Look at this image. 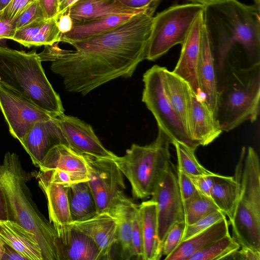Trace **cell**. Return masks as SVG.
<instances>
[{
    "label": "cell",
    "instance_id": "cell-10",
    "mask_svg": "<svg viewBox=\"0 0 260 260\" xmlns=\"http://www.w3.org/2000/svg\"><path fill=\"white\" fill-rule=\"evenodd\" d=\"M0 109L11 135L20 142L35 123L57 117L1 83Z\"/></svg>",
    "mask_w": 260,
    "mask_h": 260
},
{
    "label": "cell",
    "instance_id": "cell-35",
    "mask_svg": "<svg viewBox=\"0 0 260 260\" xmlns=\"http://www.w3.org/2000/svg\"><path fill=\"white\" fill-rule=\"evenodd\" d=\"M186 222L175 223L168 232L161 246V255L167 257L178 246L182 240Z\"/></svg>",
    "mask_w": 260,
    "mask_h": 260
},
{
    "label": "cell",
    "instance_id": "cell-41",
    "mask_svg": "<svg viewBox=\"0 0 260 260\" xmlns=\"http://www.w3.org/2000/svg\"><path fill=\"white\" fill-rule=\"evenodd\" d=\"M36 0H12L9 5L1 11L7 17L12 19L18 13Z\"/></svg>",
    "mask_w": 260,
    "mask_h": 260
},
{
    "label": "cell",
    "instance_id": "cell-42",
    "mask_svg": "<svg viewBox=\"0 0 260 260\" xmlns=\"http://www.w3.org/2000/svg\"><path fill=\"white\" fill-rule=\"evenodd\" d=\"M16 30L12 19L7 17L0 11V40L12 39Z\"/></svg>",
    "mask_w": 260,
    "mask_h": 260
},
{
    "label": "cell",
    "instance_id": "cell-23",
    "mask_svg": "<svg viewBox=\"0 0 260 260\" xmlns=\"http://www.w3.org/2000/svg\"><path fill=\"white\" fill-rule=\"evenodd\" d=\"M40 187L47 201L49 221L54 228L72 222L68 196V185L48 181L39 173L37 175Z\"/></svg>",
    "mask_w": 260,
    "mask_h": 260
},
{
    "label": "cell",
    "instance_id": "cell-43",
    "mask_svg": "<svg viewBox=\"0 0 260 260\" xmlns=\"http://www.w3.org/2000/svg\"><path fill=\"white\" fill-rule=\"evenodd\" d=\"M226 259L260 260V251L247 247H240Z\"/></svg>",
    "mask_w": 260,
    "mask_h": 260
},
{
    "label": "cell",
    "instance_id": "cell-14",
    "mask_svg": "<svg viewBox=\"0 0 260 260\" xmlns=\"http://www.w3.org/2000/svg\"><path fill=\"white\" fill-rule=\"evenodd\" d=\"M203 12L194 20L181 44L180 57L172 71L187 82L193 92L198 95H200L197 70L204 26Z\"/></svg>",
    "mask_w": 260,
    "mask_h": 260
},
{
    "label": "cell",
    "instance_id": "cell-15",
    "mask_svg": "<svg viewBox=\"0 0 260 260\" xmlns=\"http://www.w3.org/2000/svg\"><path fill=\"white\" fill-rule=\"evenodd\" d=\"M197 72L200 95L216 117L219 93V75L216 57L204 22Z\"/></svg>",
    "mask_w": 260,
    "mask_h": 260
},
{
    "label": "cell",
    "instance_id": "cell-40",
    "mask_svg": "<svg viewBox=\"0 0 260 260\" xmlns=\"http://www.w3.org/2000/svg\"><path fill=\"white\" fill-rule=\"evenodd\" d=\"M126 7L146 10L153 14L160 0H118Z\"/></svg>",
    "mask_w": 260,
    "mask_h": 260
},
{
    "label": "cell",
    "instance_id": "cell-25",
    "mask_svg": "<svg viewBox=\"0 0 260 260\" xmlns=\"http://www.w3.org/2000/svg\"><path fill=\"white\" fill-rule=\"evenodd\" d=\"M134 15H111L84 21L73 22L72 29L61 35L60 42L70 44L102 34L126 22Z\"/></svg>",
    "mask_w": 260,
    "mask_h": 260
},
{
    "label": "cell",
    "instance_id": "cell-30",
    "mask_svg": "<svg viewBox=\"0 0 260 260\" xmlns=\"http://www.w3.org/2000/svg\"><path fill=\"white\" fill-rule=\"evenodd\" d=\"M238 183L234 176H225L216 174L213 177V185L211 199L218 209L233 218L238 198Z\"/></svg>",
    "mask_w": 260,
    "mask_h": 260
},
{
    "label": "cell",
    "instance_id": "cell-20",
    "mask_svg": "<svg viewBox=\"0 0 260 260\" xmlns=\"http://www.w3.org/2000/svg\"><path fill=\"white\" fill-rule=\"evenodd\" d=\"M64 260L104 259L95 242L69 224L55 228Z\"/></svg>",
    "mask_w": 260,
    "mask_h": 260
},
{
    "label": "cell",
    "instance_id": "cell-34",
    "mask_svg": "<svg viewBox=\"0 0 260 260\" xmlns=\"http://www.w3.org/2000/svg\"><path fill=\"white\" fill-rule=\"evenodd\" d=\"M44 19L43 11L38 0H36L18 13L12 19V22L17 30L34 21Z\"/></svg>",
    "mask_w": 260,
    "mask_h": 260
},
{
    "label": "cell",
    "instance_id": "cell-39",
    "mask_svg": "<svg viewBox=\"0 0 260 260\" xmlns=\"http://www.w3.org/2000/svg\"><path fill=\"white\" fill-rule=\"evenodd\" d=\"M215 175L216 173L208 175H187L201 194L211 198L213 185V177Z\"/></svg>",
    "mask_w": 260,
    "mask_h": 260
},
{
    "label": "cell",
    "instance_id": "cell-53",
    "mask_svg": "<svg viewBox=\"0 0 260 260\" xmlns=\"http://www.w3.org/2000/svg\"><path fill=\"white\" fill-rule=\"evenodd\" d=\"M63 0H59V4L61 3Z\"/></svg>",
    "mask_w": 260,
    "mask_h": 260
},
{
    "label": "cell",
    "instance_id": "cell-7",
    "mask_svg": "<svg viewBox=\"0 0 260 260\" xmlns=\"http://www.w3.org/2000/svg\"><path fill=\"white\" fill-rule=\"evenodd\" d=\"M204 6L189 3L171 6L153 17L145 59L153 61L183 42Z\"/></svg>",
    "mask_w": 260,
    "mask_h": 260
},
{
    "label": "cell",
    "instance_id": "cell-6",
    "mask_svg": "<svg viewBox=\"0 0 260 260\" xmlns=\"http://www.w3.org/2000/svg\"><path fill=\"white\" fill-rule=\"evenodd\" d=\"M172 141L160 128L154 141L141 146L133 144L122 156L113 158L129 181L133 197L145 199L152 196L165 172L171 165L170 144Z\"/></svg>",
    "mask_w": 260,
    "mask_h": 260
},
{
    "label": "cell",
    "instance_id": "cell-21",
    "mask_svg": "<svg viewBox=\"0 0 260 260\" xmlns=\"http://www.w3.org/2000/svg\"><path fill=\"white\" fill-rule=\"evenodd\" d=\"M0 240L27 260H44L35 235L14 221L0 220Z\"/></svg>",
    "mask_w": 260,
    "mask_h": 260
},
{
    "label": "cell",
    "instance_id": "cell-28",
    "mask_svg": "<svg viewBox=\"0 0 260 260\" xmlns=\"http://www.w3.org/2000/svg\"><path fill=\"white\" fill-rule=\"evenodd\" d=\"M136 204L124 194L120 196L110 207L108 213L115 219L118 232V243L122 259L133 257L132 244V219Z\"/></svg>",
    "mask_w": 260,
    "mask_h": 260
},
{
    "label": "cell",
    "instance_id": "cell-9",
    "mask_svg": "<svg viewBox=\"0 0 260 260\" xmlns=\"http://www.w3.org/2000/svg\"><path fill=\"white\" fill-rule=\"evenodd\" d=\"M82 155L86 163L87 183L95 202L97 213H108L112 205L123 194L125 189L123 175L113 159Z\"/></svg>",
    "mask_w": 260,
    "mask_h": 260
},
{
    "label": "cell",
    "instance_id": "cell-11",
    "mask_svg": "<svg viewBox=\"0 0 260 260\" xmlns=\"http://www.w3.org/2000/svg\"><path fill=\"white\" fill-rule=\"evenodd\" d=\"M171 165L156 185L151 199L156 204L158 237L161 248L162 242L172 227L177 222L185 221L184 205L177 173Z\"/></svg>",
    "mask_w": 260,
    "mask_h": 260
},
{
    "label": "cell",
    "instance_id": "cell-8",
    "mask_svg": "<svg viewBox=\"0 0 260 260\" xmlns=\"http://www.w3.org/2000/svg\"><path fill=\"white\" fill-rule=\"evenodd\" d=\"M163 68L154 65L144 74L142 101L154 117L158 128L169 137L172 143L178 141L196 149L197 146L188 135L166 94Z\"/></svg>",
    "mask_w": 260,
    "mask_h": 260
},
{
    "label": "cell",
    "instance_id": "cell-46",
    "mask_svg": "<svg viewBox=\"0 0 260 260\" xmlns=\"http://www.w3.org/2000/svg\"><path fill=\"white\" fill-rule=\"evenodd\" d=\"M5 251L2 260H27L14 248L4 243Z\"/></svg>",
    "mask_w": 260,
    "mask_h": 260
},
{
    "label": "cell",
    "instance_id": "cell-47",
    "mask_svg": "<svg viewBox=\"0 0 260 260\" xmlns=\"http://www.w3.org/2000/svg\"><path fill=\"white\" fill-rule=\"evenodd\" d=\"M9 220L7 201L5 193L0 186V220Z\"/></svg>",
    "mask_w": 260,
    "mask_h": 260
},
{
    "label": "cell",
    "instance_id": "cell-4",
    "mask_svg": "<svg viewBox=\"0 0 260 260\" xmlns=\"http://www.w3.org/2000/svg\"><path fill=\"white\" fill-rule=\"evenodd\" d=\"M0 83L56 116L64 113L60 96L46 76L36 50L26 52L0 46Z\"/></svg>",
    "mask_w": 260,
    "mask_h": 260
},
{
    "label": "cell",
    "instance_id": "cell-27",
    "mask_svg": "<svg viewBox=\"0 0 260 260\" xmlns=\"http://www.w3.org/2000/svg\"><path fill=\"white\" fill-rule=\"evenodd\" d=\"M229 223L226 217L207 229L182 241L177 248L165 260H187L196 251L229 234Z\"/></svg>",
    "mask_w": 260,
    "mask_h": 260
},
{
    "label": "cell",
    "instance_id": "cell-48",
    "mask_svg": "<svg viewBox=\"0 0 260 260\" xmlns=\"http://www.w3.org/2000/svg\"><path fill=\"white\" fill-rule=\"evenodd\" d=\"M78 1L79 0H63L59 4V10L57 15H61L67 13L70 8Z\"/></svg>",
    "mask_w": 260,
    "mask_h": 260
},
{
    "label": "cell",
    "instance_id": "cell-2",
    "mask_svg": "<svg viewBox=\"0 0 260 260\" xmlns=\"http://www.w3.org/2000/svg\"><path fill=\"white\" fill-rule=\"evenodd\" d=\"M203 13L218 75L230 57L240 54L252 63L259 61V11L254 5L227 0L204 6Z\"/></svg>",
    "mask_w": 260,
    "mask_h": 260
},
{
    "label": "cell",
    "instance_id": "cell-38",
    "mask_svg": "<svg viewBox=\"0 0 260 260\" xmlns=\"http://www.w3.org/2000/svg\"><path fill=\"white\" fill-rule=\"evenodd\" d=\"M177 177L183 205L201 194L197 189L187 174L178 168Z\"/></svg>",
    "mask_w": 260,
    "mask_h": 260
},
{
    "label": "cell",
    "instance_id": "cell-12",
    "mask_svg": "<svg viewBox=\"0 0 260 260\" xmlns=\"http://www.w3.org/2000/svg\"><path fill=\"white\" fill-rule=\"evenodd\" d=\"M57 118L67 146L76 153L112 159L117 156L103 145L89 124L64 113Z\"/></svg>",
    "mask_w": 260,
    "mask_h": 260
},
{
    "label": "cell",
    "instance_id": "cell-45",
    "mask_svg": "<svg viewBox=\"0 0 260 260\" xmlns=\"http://www.w3.org/2000/svg\"><path fill=\"white\" fill-rule=\"evenodd\" d=\"M55 18L61 35L71 30L73 26V21L68 12L61 15H57Z\"/></svg>",
    "mask_w": 260,
    "mask_h": 260
},
{
    "label": "cell",
    "instance_id": "cell-13",
    "mask_svg": "<svg viewBox=\"0 0 260 260\" xmlns=\"http://www.w3.org/2000/svg\"><path fill=\"white\" fill-rule=\"evenodd\" d=\"M20 143L37 167L52 147L58 144L67 146L57 117L35 123Z\"/></svg>",
    "mask_w": 260,
    "mask_h": 260
},
{
    "label": "cell",
    "instance_id": "cell-51",
    "mask_svg": "<svg viewBox=\"0 0 260 260\" xmlns=\"http://www.w3.org/2000/svg\"><path fill=\"white\" fill-rule=\"evenodd\" d=\"M4 251V243L0 240V260H2Z\"/></svg>",
    "mask_w": 260,
    "mask_h": 260
},
{
    "label": "cell",
    "instance_id": "cell-18",
    "mask_svg": "<svg viewBox=\"0 0 260 260\" xmlns=\"http://www.w3.org/2000/svg\"><path fill=\"white\" fill-rule=\"evenodd\" d=\"M222 132L216 117L204 99L193 92L190 135L196 145H209Z\"/></svg>",
    "mask_w": 260,
    "mask_h": 260
},
{
    "label": "cell",
    "instance_id": "cell-24",
    "mask_svg": "<svg viewBox=\"0 0 260 260\" xmlns=\"http://www.w3.org/2000/svg\"><path fill=\"white\" fill-rule=\"evenodd\" d=\"M61 35L54 17L35 21L17 29L11 40L30 48L59 42Z\"/></svg>",
    "mask_w": 260,
    "mask_h": 260
},
{
    "label": "cell",
    "instance_id": "cell-33",
    "mask_svg": "<svg viewBox=\"0 0 260 260\" xmlns=\"http://www.w3.org/2000/svg\"><path fill=\"white\" fill-rule=\"evenodd\" d=\"M186 225L191 224L201 218L219 210L212 199L202 194L184 205Z\"/></svg>",
    "mask_w": 260,
    "mask_h": 260
},
{
    "label": "cell",
    "instance_id": "cell-32",
    "mask_svg": "<svg viewBox=\"0 0 260 260\" xmlns=\"http://www.w3.org/2000/svg\"><path fill=\"white\" fill-rule=\"evenodd\" d=\"M172 144L176 149L178 169L182 170L187 175L194 176L214 174L199 162L195 155V149L178 141H174Z\"/></svg>",
    "mask_w": 260,
    "mask_h": 260
},
{
    "label": "cell",
    "instance_id": "cell-29",
    "mask_svg": "<svg viewBox=\"0 0 260 260\" xmlns=\"http://www.w3.org/2000/svg\"><path fill=\"white\" fill-rule=\"evenodd\" d=\"M68 196L72 222L82 220L97 214L95 202L87 181L70 185Z\"/></svg>",
    "mask_w": 260,
    "mask_h": 260
},
{
    "label": "cell",
    "instance_id": "cell-5",
    "mask_svg": "<svg viewBox=\"0 0 260 260\" xmlns=\"http://www.w3.org/2000/svg\"><path fill=\"white\" fill-rule=\"evenodd\" d=\"M220 74L216 117L222 132L255 121L259 114L260 62L228 70L225 66Z\"/></svg>",
    "mask_w": 260,
    "mask_h": 260
},
{
    "label": "cell",
    "instance_id": "cell-44",
    "mask_svg": "<svg viewBox=\"0 0 260 260\" xmlns=\"http://www.w3.org/2000/svg\"><path fill=\"white\" fill-rule=\"evenodd\" d=\"M45 19L55 17L59 10V0H38Z\"/></svg>",
    "mask_w": 260,
    "mask_h": 260
},
{
    "label": "cell",
    "instance_id": "cell-37",
    "mask_svg": "<svg viewBox=\"0 0 260 260\" xmlns=\"http://www.w3.org/2000/svg\"><path fill=\"white\" fill-rule=\"evenodd\" d=\"M132 244L133 257L142 259L143 254V236L138 205L134 207L132 219Z\"/></svg>",
    "mask_w": 260,
    "mask_h": 260
},
{
    "label": "cell",
    "instance_id": "cell-49",
    "mask_svg": "<svg viewBox=\"0 0 260 260\" xmlns=\"http://www.w3.org/2000/svg\"><path fill=\"white\" fill-rule=\"evenodd\" d=\"M191 3L203 5L204 6H208L214 4L222 2L227 0H188Z\"/></svg>",
    "mask_w": 260,
    "mask_h": 260
},
{
    "label": "cell",
    "instance_id": "cell-17",
    "mask_svg": "<svg viewBox=\"0 0 260 260\" xmlns=\"http://www.w3.org/2000/svg\"><path fill=\"white\" fill-rule=\"evenodd\" d=\"M41 172L58 169L68 173L74 183L87 181L88 173L85 160L64 144L52 147L39 165Z\"/></svg>",
    "mask_w": 260,
    "mask_h": 260
},
{
    "label": "cell",
    "instance_id": "cell-19",
    "mask_svg": "<svg viewBox=\"0 0 260 260\" xmlns=\"http://www.w3.org/2000/svg\"><path fill=\"white\" fill-rule=\"evenodd\" d=\"M162 78L166 94L186 132L191 139L190 131L193 92L187 82L164 67Z\"/></svg>",
    "mask_w": 260,
    "mask_h": 260
},
{
    "label": "cell",
    "instance_id": "cell-52",
    "mask_svg": "<svg viewBox=\"0 0 260 260\" xmlns=\"http://www.w3.org/2000/svg\"><path fill=\"white\" fill-rule=\"evenodd\" d=\"M254 7L256 8V9L259 11V8H260V1L259 0H254Z\"/></svg>",
    "mask_w": 260,
    "mask_h": 260
},
{
    "label": "cell",
    "instance_id": "cell-1",
    "mask_svg": "<svg viewBox=\"0 0 260 260\" xmlns=\"http://www.w3.org/2000/svg\"><path fill=\"white\" fill-rule=\"evenodd\" d=\"M153 15H133L102 34L70 44L75 50L60 48L59 42L45 46L40 60L51 61V70L63 78L67 91L85 95L118 77H131L145 59Z\"/></svg>",
    "mask_w": 260,
    "mask_h": 260
},
{
    "label": "cell",
    "instance_id": "cell-3",
    "mask_svg": "<svg viewBox=\"0 0 260 260\" xmlns=\"http://www.w3.org/2000/svg\"><path fill=\"white\" fill-rule=\"evenodd\" d=\"M27 179L18 155L7 152L0 164V186L6 197L9 220L35 235L44 260H64L56 231L33 201Z\"/></svg>",
    "mask_w": 260,
    "mask_h": 260
},
{
    "label": "cell",
    "instance_id": "cell-16",
    "mask_svg": "<svg viewBox=\"0 0 260 260\" xmlns=\"http://www.w3.org/2000/svg\"><path fill=\"white\" fill-rule=\"evenodd\" d=\"M89 236L95 242L104 259H111L114 246L118 243L116 221L108 212L97 213L88 218L69 224Z\"/></svg>",
    "mask_w": 260,
    "mask_h": 260
},
{
    "label": "cell",
    "instance_id": "cell-31",
    "mask_svg": "<svg viewBox=\"0 0 260 260\" xmlns=\"http://www.w3.org/2000/svg\"><path fill=\"white\" fill-rule=\"evenodd\" d=\"M240 248L239 244L229 234L196 251L187 260L225 259Z\"/></svg>",
    "mask_w": 260,
    "mask_h": 260
},
{
    "label": "cell",
    "instance_id": "cell-50",
    "mask_svg": "<svg viewBox=\"0 0 260 260\" xmlns=\"http://www.w3.org/2000/svg\"><path fill=\"white\" fill-rule=\"evenodd\" d=\"M12 0H0V11L4 9Z\"/></svg>",
    "mask_w": 260,
    "mask_h": 260
},
{
    "label": "cell",
    "instance_id": "cell-36",
    "mask_svg": "<svg viewBox=\"0 0 260 260\" xmlns=\"http://www.w3.org/2000/svg\"><path fill=\"white\" fill-rule=\"evenodd\" d=\"M225 217V215L221 211L217 210L191 224L186 225L182 241L204 231Z\"/></svg>",
    "mask_w": 260,
    "mask_h": 260
},
{
    "label": "cell",
    "instance_id": "cell-26",
    "mask_svg": "<svg viewBox=\"0 0 260 260\" xmlns=\"http://www.w3.org/2000/svg\"><path fill=\"white\" fill-rule=\"evenodd\" d=\"M141 218L143 254L142 260H158L162 256L158 237L156 204L151 200L138 205Z\"/></svg>",
    "mask_w": 260,
    "mask_h": 260
},
{
    "label": "cell",
    "instance_id": "cell-22",
    "mask_svg": "<svg viewBox=\"0 0 260 260\" xmlns=\"http://www.w3.org/2000/svg\"><path fill=\"white\" fill-rule=\"evenodd\" d=\"M144 11L148 12L126 7L118 0H79L68 12L73 22H78L111 15L136 14Z\"/></svg>",
    "mask_w": 260,
    "mask_h": 260
}]
</instances>
